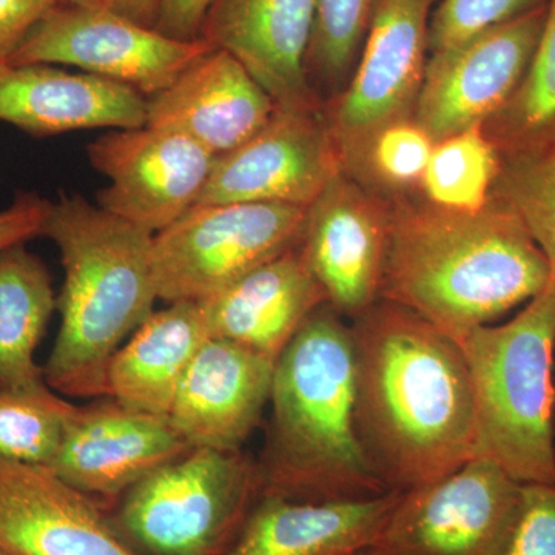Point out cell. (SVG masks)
<instances>
[{"label": "cell", "mask_w": 555, "mask_h": 555, "mask_svg": "<svg viewBox=\"0 0 555 555\" xmlns=\"http://www.w3.org/2000/svg\"><path fill=\"white\" fill-rule=\"evenodd\" d=\"M353 320L357 436L387 491H411L477 456L473 387L459 343L389 301Z\"/></svg>", "instance_id": "cell-1"}, {"label": "cell", "mask_w": 555, "mask_h": 555, "mask_svg": "<svg viewBox=\"0 0 555 555\" xmlns=\"http://www.w3.org/2000/svg\"><path fill=\"white\" fill-rule=\"evenodd\" d=\"M25 244L0 251V389L47 385L35 356L57 298L49 269Z\"/></svg>", "instance_id": "cell-24"}, {"label": "cell", "mask_w": 555, "mask_h": 555, "mask_svg": "<svg viewBox=\"0 0 555 555\" xmlns=\"http://www.w3.org/2000/svg\"><path fill=\"white\" fill-rule=\"evenodd\" d=\"M343 170L345 160L318 107L276 105L255 137L217 158L196 206L275 203L309 208Z\"/></svg>", "instance_id": "cell-10"}, {"label": "cell", "mask_w": 555, "mask_h": 555, "mask_svg": "<svg viewBox=\"0 0 555 555\" xmlns=\"http://www.w3.org/2000/svg\"><path fill=\"white\" fill-rule=\"evenodd\" d=\"M107 507L50 467L0 456V551L7 555H142Z\"/></svg>", "instance_id": "cell-15"}, {"label": "cell", "mask_w": 555, "mask_h": 555, "mask_svg": "<svg viewBox=\"0 0 555 555\" xmlns=\"http://www.w3.org/2000/svg\"><path fill=\"white\" fill-rule=\"evenodd\" d=\"M551 281L545 255L506 204L470 214L434 206L390 214L379 298L456 343L531 301Z\"/></svg>", "instance_id": "cell-2"}, {"label": "cell", "mask_w": 555, "mask_h": 555, "mask_svg": "<svg viewBox=\"0 0 555 555\" xmlns=\"http://www.w3.org/2000/svg\"><path fill=\"white\" fill-rule=\"evenodd\" d=\"M459 345L473 387L477 456L517 483L555 486L554 281L516 318L474 328Z\"/></svg>", "instance_id": "cell-5"}, {"label": "cell", "mask_w": 555, "mask_h": 555, "mask_svg": "<svg viewBox=\"0 0 555 555\" xmlns=\"http://www.w3.org/2000/svg\"><path fill=\"white\" fill-rule=\"evenodd\" d=\"M275 107L238 60L214 49L147 98L145 127L179 131L219 158L255 137Z\"/></svg>", "instance_id": "cell-19"}, {"label": "cell", "mask_w": 555, "mask_h": 555, "mask_svg": "<svg viewBox=\"0 0 555 555\" xmlns=\"http://www.w3.org/2000/svg\"><path fill=\"white\" fill-rule=\"evenodd\" d=\"M269 404L261 496L347 502L392 492L358 440L352 331L331 305L320 306L278 357Z\"/></svg>", "instance_id": "cell-3"}, {"label": "cell", "mask_w": 555, "mask_h": 555, "mask_svg": "<svg viewBox=\"0 0 555 555\" xmlns=\"http://www.w3.org/2000/svg\"><path fill=\"white\" fill-rule=\"evenodd\" d=\"M60 0H0V61H10Z\"/></svg>", "instance_id": "cell-33"}, {"label": "cell", "mask_w": 555, "mask_h": 555, "mask_svg": "<svg viewBox=\"0 0 555 555\" xmlns=\"http://www.w3.org/2000/svg\"><path fill=\"white\" fill-rule=\"evenodd\" d=\"M147 98L87 73L0 61V120L31 137L87 129H141Z\"/></svg>", "instance_id": "cell-20"}, {"label": "cell", "mask_w": 555, "mask_h": 555, "mask_svg": "<svg viewBox=\"0 0 555 555\" xmlns=\"http://www.w3.org/2000/svg\"><path fill=\"white\" fill-rule=\"evenodd\" d=\"M491 555H555L554 485H520Z\"/></svg>", "instance_id": "cell-32"}, {"label": "cell", "mask_w": 555, "mask_h": 555, "mask_svg": "<svg viewBox=\"0 0 555 555\" xmlns=\"http://www.w3.org/2000/svg\"><path fill=\"white\" fill-rule=\"evenodd\" d=\"M0 555H7L5 553H2V551H0Z\"/></svg>", "instance_id": "cell-38"}, {"label": "cell", "mask_w": 555, "mask_h": 555, "mask_svg": "<svg viewBox=\"0 0 555 555\" xmlns=\"http://www.w3.org/2000/svg\"><path fill=\"white\" fill-rule=\"evenodd\" d=\"M308 208L275 203L210 204L153 236L158 299L204 301L301 243Z\"/></svg>", "instance_id": "cell-7"}, {"label": "cell", "mask_w": 555, "mask_h": 555, "mask_svg": "<svg viewBox=\"0 0 555 555\" xmlns=\"http://www.w3.org/2000/svg\"><path fill=\"white\" fill-rule=\"evenodd\" d=\"M434 145L418 124L398 120L371 139L361 159H367L369 169L383 184L411 188L422 182Z\"/></svg>", "instance_id": "cell-30"}, {"label": "cell", "mask_w": 555, "mask_h": 555, "mask_svg": "<svg viewBox=\"0 0 555 555\" xmlns=\"http://www.w3.org/2000/svg\"><path fill=\"white\" fill-rule=\"evenodd\" d=\"M76 411L78 406L49 385L30 390L0 389V456L49 466Z\"/></svg>", "instance_id": "cell-26"}, {"label": "cell", "mask_w": 555, "mask_h": 555, "mask_svg": "<svg viewBox=\"0 0 555 555\" xmlns=\"http://www.w3.org/2000/svg\"><path fill=\"white\" fill-rule=\"evenodd\" d=\"M214 49L206 39L160 35L105 5H57L7 62L73 65L150 98Z\"/></svg>", "instance_id": "cell-8"}, {"label": "cell", "mask_w": 555, "mask_h": 555, "mask_svg": "<svg viewBox=\"0 0 555 555\" xmlns=\"http://www.w3.org/2000/svg\"><path fill=\"white\" fill-rule=\"evenodd\" d=\"M214 0H156L153 28L179 40L201 39V28Z\"/></svg>", "instance_id": "cell-35"}, {"label": "cell", "mask_w": 555, "mask_h": 555, "mask_svg": "<svg viewBox=\"0 0 555 555\" xmlns=\"http://www.w3.org/2000/svg\"><path fill=\"white\" fill-rule=\"evenodd\" d=\"M104 5L147 27L155 22L156 0H105Z\"/></svg>", "instance_id": "cell-36"}, {"label": "cell", "mask_w": 555, "mask_h": 555, "mask_svg": "<svg viewBox=\"0 0 555 555\" xmlns=\"http://www.w3.org/2000/svg\"><path fill=\"white\" fill-rule=\"evenodd\" d=\"M42 236L61 251V327L43 378L65 397H108L119 347L155 312L153 233L80 195L51 203Z\"/></svg>", "instance_id": "cell-4"}, {"label": "cell", "mask_w": 555, "mask_h": 555, "mask_svg": "<svg viewBox=\"0 0 555 555\" xmlns=\"http://www.w3.org/2000/svg\"><path fill=\"white\" fill-rule=\"evenodd\" d=\"M377 0H315L308 61L327 78L341 75L366 35Z\"/></svg>", "instance_id": "cell-28"}, {"label": "cell", "mask_w": 555, "mask_h": 555, "mask_svg": "<svg viewBox=\"0 0 555 555\" xmlns=\"http://www.w3.org/2000/svg\"><path fill=\"white\" fill-rule=\"evenodd\" d=\"M61 5L69 7H101L105 0H60Z\"/></svg>", "instance_id": "cell-37"}, {"label": "cell", "mask_w": 555, "mask_h": 555, "mask_svg": "<svg viewBox=\"0 0 555 555\" xmlns=\"http://www.w3.org/2000/svg\"><path fill=\"white\" fill-rule=\"evenodd\" d=\"M361 555H363V554H361Z\"/></svg>", "instance_id": "cell-39"}, {"label": "cell", "mask_w": 555, "mask_h": 555, "mask_svg": "<svg viewBox=\"0 0 555 555\" xmlns=\"http://www.w3.org/2000/svg\"><path fill=\"white\" fill-rule=\"evenodd\" d=\"M275 364L248 347L208 339L178 387L171 425L192 448L243 451L269 404Z\"/></svg>", "instance_id": "cell-17"}, {"label": "cell", "mask_w": 555, "mask_h": 555, "mask_svg": "<svg viewBox=\"0 0 555 555\" xmlns=\"http://www.w3.org/2000/svg\"><path fill=\"white\" fill-rule=\"evenodd\" d=\"M540 5L542 0H441L429 25V49L462 46Z\"/></svg>", "instance_id": "cell-31"}, {"label": "cell", "mask_w": 555, "mask_h": 555, "mask_svg": "<svg viewBox=\"0 0 555 555\" xmlns=\"http://www.w3.org/2000/svg\"><path fill=\"white\" fill-rule=\"evenodd\" d=\"M500 192L545 255L555 283V147L514 164Z\"/></svg>", "instance_id": "cell-27"}, {"label": "cell", "mask_w": 555, "mask_h": 555, "mask_svg": "<svg viewBox=\"0 0 555 555\" xmlns=\"http://www.w3.org/2000/svg\"><path fill=\"white\" fill-rule=\"evenodd\" d=\"M51 203L38 193H21L0 211V251L42 235Z\"/></svg>", "instance_id": "cell-34"}, {"label": "cell", "mask_w": 555, "mask_h": 555, "mask_svg": "<svg viewBox=\"0 0 555 555\" xmlns=\"http://www.w3.org/2000/svg\"><path fill=\"white\" fill-rule=\"evenodd\" d=\"M514 127L542 134L555 127V0L546 9L542 35L511 108Z\"/></svg>", "instance_id": "cell-29"}, {"label": "cell", "mask_w": 555, "mask_h": 555, "mask_svg": "<svg viewBox=\"0 0 555 555\" xmlns=\"http://www.w3.org/2000/svg\"><path fill=\"white\" fill-rule=\"evenodd\" d=\"M190 449L169 416L134 411L108 397L78 406L60 451L47 467L108 507L142 478Z\"/></svg>", "instance_id": "cell-14"}, {"label": "cell", "mask_w": 555, "mask_h": 555, "mask_svg": "<svg viewBox=\"0 0 555 555\" xmlns=\"http://www.w3.org/2000/svg\"><path fill=\"white\" fill-rule=\"evenodd\" d=\"M315 0H214L201 39L232 54L278 107L315 108L308 79Z\"/></svg>", "instance_id": "cell-18"}, {"label": "cell", "mask_w": 555, "mask_h": 555, "mask_svg": "<svg viewBox=\"0 0 555 555\" xmlns=\"http://www.w3.org/2000/svg\"><path fill=\"white\" fill-rule=\"evenodd\" d=\"M208 339L201 302L155 310L112 358L108 397L134 411L169 416L185 372Z\"/></svg>", "instance_id": "cell-23"}, {"label": "cell", "mask_w": 555, "mask_h": 555, "mask_svg": "<svg viewBox=\"0 0 555 555\" xmlns=\"http://www.w3.org/2000/svg\"><path fill=\"white\" fill-rule=\"evenodd\" d=\"M433 2H375L360 65L328 122L343 160H361L371 139L414 107L425 78Z\"/></svg>", "instance_id": "cell-13"}, {"label": "cell", "mask_w": 555, "mask_h": 555, "mask_svg": "<svg viewBox=\"0 0 555 555\" xmlns=\"http://www.w3.org/2000/svg\"><path fill=\"white\" fill-rule=\"evenodd\" d=\"M520 483L483 456L401 492L363 555H491Z\"/></svg>", "instance_id": "cell-9"}, {"label": "cell", "mask_w": 555, "mask_h": 555, "mask_svg": "<svg viewBox=\"0 0 555 555\" xmlns=\"http://www.w3.org/2000/svg\"><path fill=\"white\" fill-rule=\"evenodd\" d=\"M91 166L108 178L98 206L153 235L198 204L217 156L173 130L115 129L87 149Z\"/></svg>", "instance_id": "cell-11"}, {"label": "cell", "mask_w": 555, "mask_h": 555, "mask_svg": "<svg viewBox=\"0 0 555 555\" xmlns=\"http://www.w3.org/2000/svg\"><path fill=\"white\" fill-rule=\"evenodd\" d=\"M547 5L481 33L427 61L415 102V122L434 139L481 126L525 78L542 35Z\"/></svg>", "instance_id": "cell-12"}, {"label": "cell", "mask_w": 555, "mask_h": 555, "mask_svg": "<svg viewBox=\"0 0 555 555\" xmlns=\"http://www.w3.org/2000/svg\"><path fill=\"white\" fill-rule=\"evenodd\" d=\"M259 496L258 460L192 448L120 496L112 520L142 555H224Z\"/></svg>", "instance_id": "cell-6"}, {"label": "cell", "mask_w": 555, "mask_h": 555, "mask_svg": "<svg viewBox=\"0 0 555 555\" xmlns=\"http://www.w3.org/2000/svg\"><path fill=\"white\" fill-rule=\"evenodd\" d=\"M400 496L392 491L347 502H294L262 495L224 555H361Z\"/></svg>", "instance_id": "cell-22"}, {"label": "cell", "mask_w": 555, "mask_h": 555, "mask_svg": "<svg viewBox=\"0 0 555 555\" xmlns=\"http://www.w3.org/2000/svg\"><path fill=\"white\" fill-rule=\"evenodd\" d=\"M496 175L494 145L476 126L436 142L422 185L430 206L470 214L489 203Z\"/></svg>", "instance_id": "cell-25"}, {"label": "cell", "mask_w": 555, "mask_h": 555, "mask_svg": "<svg viewBox=\"0 0 555 555\" xmlns=\"http://www.w3.org/2000/svg\"><path fill=\"white\" fill-rule=\"evenodd\" d=\"M390 214L345 171L308 208L302 255L327 305L357 318L379 298L389 246Z\"/></svg>", "instance_id": "cell-16"}, {"label": "cell", "mask_w": 555, "mask_h": 555, "mask_svg": "<svg viewBox=\"0 0 555 555\" xmlns=\"http://www.w3.org/2000/svg\"><path fill=\"white\" fill-rule=\"evenodd\" d=\"M199 302L210 338L228 339L276 361L327 299L298 244Z\"/></svg>", "instance_id": "cell-21"}]
</instances>
